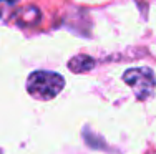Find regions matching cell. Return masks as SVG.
<instances>
[{
	"label": "cell",
	"mask_w": 156,
	"mask_h": 154,
	"mask_svg": "<svg viewBox=\"0 0 156 154\" xmlns=\"http://www.w3.org/2000/svg\"><path fill=\"white\" fill-rule=\"evenodd\" d=\"M65 86V80L58 73L51 71H33L27 80V91L33 98L48 101L55 98Z\"/></svg>",
	"instance_id": "cell-1"
},
{
	"label": "cell",
	"mask_w": 156,
	"mask_h": 154,
	"mask_svg": "<svg viewBox=\"0 0 156 154\" xmlns=\"http://www.w3.org/2000/svg\"><path fill=\"white\" fill-rule=\"evenodd\" d=\"M125 83L131 88L135 96L144 101L150 100L156 90V78L150 68H131L126 70L123 75Z\"/></svg>",
	"instance_id": "cell-2"
},
{
	"label": "cell",
	"mask_w": 156,
	"mask_h": 154,
	"mask_svg": "<svg viewBox=\"0 0 156 154\" xmlns=\"http://www.w3.org/2000/svg\"><path fill=\"white\" fill-rule=\"evenodd\" d=\"M70 70H73L75 73H85L88 70H91L95 67V61L91 60L90 56H85V55H80V56H75L70 60L68 63Z\"/></svg>",
	"instance_id": "cell-3"
},
{
	"label": "cell",
	"mask_w": 156,
	"mask_h": 154,
	"mask_svg": "<svg viewBox=\"0 0 156 154\" xmlns=\"http://www.w3.org/2000/svg\"><path fill=\"white\" fill-rule=\"evenodd\" d=\"M18 0H0V22H7L9 18H13Z\"/></svg>",
	"instance_id": "cell-4"
}]
</instances>
